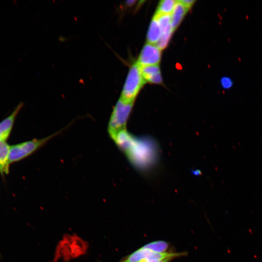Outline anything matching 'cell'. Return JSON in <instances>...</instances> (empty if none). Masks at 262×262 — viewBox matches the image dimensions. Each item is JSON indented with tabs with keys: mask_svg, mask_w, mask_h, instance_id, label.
Returning a JSON list of instances; mask_svg holds the SVG:
<instances>
[{
	"mask_svg": "<svg viewBox=\"0 0 262 262\" xmlns=\"http://www.w3.org/2000/svg\"><path fill=\"white\" fill-rule=\"evenodd\" d=\"M145 82L141 66L137 63L132 64L128 73L119 99L126 103H133Z\"/></svg>",
	"mask_w": 262,
	"mask_h": 262,
	"instance_id": "1",
	"label": "cell"
},
{
	"mask_svg": "<svg viewBox=\"0 0 262 262\" xmlns=\"http://www.w3.org/2000/svg\"><path fill=\"white\" fill-rule=\"evenodd\" d=\"M133 104L125 102L120 99L116 103L108 125V131L111 138L119 132L126 130V125Z\"/></svg>",
	"mask_w": 262,
	"mask_h": 262,
	"instance_id": "2",
	"label": "cell"
},
{
	"mask_svg": "<svg viewBox=\"0 0 262 262\" xmlns=\"http://www.w3.org/2000/svg\"><path fill=\"white\" fill-rule=\"evenodd\" d=\"M62 131L45 138L33 139L10 146V164L23 160L30 156L44 145L50 139L59 134Z\"/></svg>",
	"mask_w": 262,
	"mask_h": 262,
	"instance_id": "3",
	"label": "cell"
},
{
	"mask_svg": "<svg viewBox=\"0 0 262 262\" xmlns=\"http://www.w3.org/2000/svg\"><path fill=\"white\" fill-rule=\"evenodd\" d=\"M161 58V50L154 44L147 43L143 48L137 63L141 66L158 65Z\"/></svg>",
	"mask_w": 262,
	"mask_h": 262,
	"instance_id": "4",
	"label": "cell"
},
{
	"mask_svg": "<svg viewBox=\"0 0 262 262\" xmlns=\"http://www.w3.org/2000/svg\"><path fill=\"white\" fill-rule=\"evenodd\" d=\"M23 106L22 102L19 103L12 113L0 122V142L5 141L9 137L16 116Z\"/></svg>",
	"mask_w": 262,
	"mask_h": 262,
	"instance_id": "5",
	"label": "cell"
},
{
	"mask_svg": "<svg viewBox=\"0 0 262 262\" xmlns=\"http://www.w3.org/2000/svg\"><path fill=\"white\" fill-rule=\"evenodd\" d=\"M112 139L125 153L131 148L136 140L134 137L126 130L119 132Z\"/></svg>",
	"mask_w": 262,
	"mask_h": 262,
	"instance_id": "6",
	"label": "cell"
},
{
	"mask_svg": "<svg viewBox=\"0 0 262 262\" xmlns=\"http://www.w3.org/2000/svg\"><path fill=\"white\" fill-rule=\"evenodd\" d=\"M141 70L145 82L154 84H160L162 82V78L158 65L142 66Z\"/></svg>",
	"mask_w": 262,
	"mask_h": 262,
	"instance_id": "7",
	"label": "cell"
},
{
	"mask_svg": "<svg viewBox=\"0 0 262 262\" xmlns=\"http://www.w3.org/2000/svg\"><path fill=\"white\" fill-rule=\"evenodd\" d=\"M10 148L6 141L0 142V173L2 174L9 172Z\"/></svg>",
	"mask_w": 262,
	"mask_h": 262,
	"instance_id": "8",
	"label": "cell"
},
{
	"mask_svg": "<svg viewBox=\"0 0 262 262\" xmlns=\"http://www.w3.org/2000/svg\"><path fill=\"white\" fill-rule=\"evenodd\" d=\"M188 11V9L180 0L176 1L171 15V26L174 31L180 25Z\"/></svg>",
	"mask_w": 262,
	"mask_h": 262,
	"instance_id": "9",
	"label": "cell"
},
{
	"mask_svg": "<svg viewBox=\"0 0 262 262\" xmlns=\"http://www.w3.org/2000/svg\"><path fill=\"white\" fill-rule=\"evenodd\" d=\"M162 35V32L159 23L156 17L153 16L150 22L147 35V43L155 44L159 41Z\"/></svg>",
	"mask_w": 262,
	"mask_h": 262,
	"instance_id": "10",
	"label": "cell"
},
{
	"mask_svg": "<svg viewBox=\"0 0 262 262\" xmlns=\"http://www.w3.org/2000/svg\"><path fill=\"white\" fill-rule=\"evenodd\" d=\"M154 251L143 247L132 252L121 262H140L147 260Z\"/></svg>",
	"mask_w": 262,
	"mask_h": 262,
	"instance_id": "11",
	"label": "cell"
},
{
	"mask_svg": "<svg viewBox=\"0 0 262 262\" xmlns=\"http://www.w3.org/2000/svg\"><path fill=\"white\" fill-rule=\"evenodd\" d=\"M176 1L174 0H163L160 1L155 14L159 15H171Z\"/></svg>",
	"mask_w": 262,
	"mask_h": 262,
	"instance_id": "12",
	"label": "cell"
},
{
	"mask_svg": "<svg viewBox=\"0 0 262 262\" xmlns=\"http://www.w3.org/2000/svg\"><path fill=\"white\" fill-rule=\"evenodd\" d=\"M169 244L164 241H156L146 244L143 247L155 252L164 253L168 249Z\"/></svg>",
	"mask_w": 262,
	"mask_h": 262,
	"instance_id": "13",
	"label": "cell"
},
{
	"mask_svg": "<svg viewBox=\"0 0 262 262\" xmlns=\"http://www.w3.org/2000/svg\"><path fill=\"white\" fill-rule=\"evenodd\" d=\"M172 33H166L162 34L159 41L156 45L162 50L165 49L168 44Z\"/></svg>",
	"mask_w": 262,
	"mask_h": 262,
	"instance_id": "14",
	"label": "cell"
},
{
	"mask_svg": "<svg viewBox=\"0 0 262 262\" xmlns=\"http://www.w3.org/2000/svg\"><path fill=\"white\" fill-rule=\"evenodd\" d=\"M220 85L224 89H229L232 88L233 85V80L229 77H223L220 80Z\"/></svg>",
	"mask_w": 262,
	"mask_h": 262,
	"instance_id": "15",
	"label": "cell"
},
{
	"mask_svg": "<svg viewBox=\"0 0 262 262\" xmlns=\"http://www.w3.org/2000/svg\"><path fill=\"white\" fill-rule=\"evenodd\" d=\"M183 5L189 10L190 8L192 7L193 5L195 2L194 0H180Z\"/></svg>",
	"mask_w": 262,
	"mask_h": 262,
	"instance_id": "16",
	"label": "cell"
},
{
	"mask_svg": "<svg viewBox=\"0 0 262 262\" xmlns=\"http://www.w3.org/2000/svg\"><path fill=\"white\" fill-rule=\"evenodd\" d=\"M172 259H166L162 260H143L140 262H169Z\"/></svg>",
	"mask_w": 262,
	"mask_h": 262,
	"instance_id": "17",
	"label": "cell"
},
{
	"mask_svg": "<svg viewBox=\"0 0 262 262\" xmlns=\"http://www.w3.org/2000/svg\"><path fill=\"white\" fill-rule=\"evenodd\" d=\"M136 2V0H128L126 1V5L128 6H131L133 5Z\"/></svg>",
	"mask_w": 262,
	"mask_h": 262,
	"instance_id": "18",
	"label": "cell"
},
{
	"mask_svg": "<svg viewBox=\"0 0 262 262\" xmlns=\"http://www.w3.org/2000/svg\"></svg>",
	"mask_w": 262,
	"mask_h": 262,
	"instance_id": "19",
	"label": "cell"
}]
</instances>
